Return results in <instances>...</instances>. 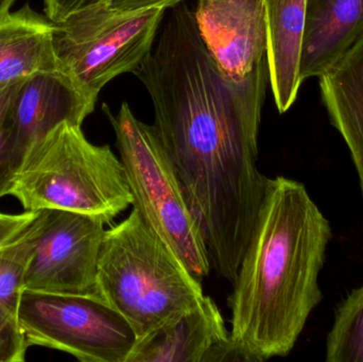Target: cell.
<instances>
[{
	"instance_id": "6da1fadb",
	"label": "cell",
	"mask_w": 363,
	"mask_h": 362,
	"mask_svg": "<svg viewBox=\"0 0 363 362\" xmlns=\"http://www.w3.org/2000/svg\"><path fill=\"white\" fill-rule=\"evenodd\" d=\"M330 222L298 181L269 179L228 299L230 339L245 362L286 357L321 302Z\"/></svg>"
},
{
	"instance_id": "7a4b0ae2",
	"label": "cell",
	"mask_w": 363,
	"mask_h": 362,
	"mask_svg": "<svg viewBox=\"0 0 363 362\" xmlns=\"http://www.w3.org/2000/svg\"><path fill=\"white\" fill-rule=\"evenodd\" d=\"M97 295L143 337L191 310L202 281L146 225L135 210L106 230L97 269Z\"/></svg>"
},
{
	"instance_id": "3957f363",
	"label": "cell",
	"mask_w": 363,
	"mask_h": 362,
	"mask_svg": "<svg viewBox=\"0 0 363 362\" xmlns=\"http://www.w3.org/2000/svg\"><path fill=\"white\" fill-rule=\"evenodd\" d=\"M10 195L28 212L46 208L100 217L111 225L133 203L121 157L87 140L81 125L64 121L33 142Z\"/></svg>"
},
{
	"instance_id": "277c9868",
	"label": "cell",
	"mask_w": 363,
	"mask_h": 362,
	"mask_svg": "<svg viewBox=\"0 0 363 362\" xmlns=\"http://www.w3.org/2000/svg\"><path fill=\"white\" fill-rule=\"evenodd\" d=\"M102 111L116 135L134 210L196 278H207L213 268L204 238L155 127L140 120L127 102L117 114L106 103Z\"/></svg>"
},
{
	"instance_id": "5b68a950",
	"label": "cell",
	"mask_w": 363,
	"mask_h": 362,
	"mask_svg": "<svg viewBox=\"0 0 363 362\" xmlns=\"http://www.w3.org/2000/svg\"><path fill=\"white\" fill-rule=\"evenodd\" d=\"M167 9L96 4L55 23L53 49L60 70L98 99L116 77L134 72L150 55Z\"/></svg>"
},
{
	"instance_id": "8992f818",
	"label": "cell",
	"mask_w": 363,
	"mask_h": 362,
	"mask_svg": "<svg viewBox=\"0 0 363 362\" xmlns=\"http://www.w3.org/2000/svg\"><path fill=\"white\" fill-rule=\"evenodd\" d=\"M28 346L62 351L82 362H127L138 336L98 297L23 290L17 310Z\"/></svg>"
},
{
	"instance_id": "52a82bcc",
	"label": "cell",
	"mask_w": 363,
	"mask_h": 362,
	"mask_svg": "<svg viewBox=\"0 0 363 362\" xmlns=\"http://www.w3.org/2000/svg\"><path fill=\"white\" fill-rule=\"evenodd\" d=\"M100 217L46 208L30 223L32 256L25 289L57 295H97L100 248L106 233Z\"/></svg>"
},
{
	"instance_id": "ba28073f",
	"label": "cell",
	"mask_w": 363,
	"mask_h": 362,
	"mask_svg": "<svg viewBox=\"0 0 363 362\" xmlns=\"http://www.w3.org/2000/svg\"><path fill=\"white\" fill-rule=\"evenodd\" d=\"M194 14L205 47L228 80H247L266 61L262 0H198Z\"/></svg>"
},
{
	"instance_id": "9c48e42d",
	"label": "cell",
	"mask_w": 363,
	"mask_h": 362,
	"mask_svg": "<svg viewBox=\"0 0 363 362\" xmlns=\"http://www.w3.org/2000/svg\"><path fill=\"white\" fill-rule=\"evenodd\" d=\"M243 361L217 303L205 295L191 310L138 338L127 362Z\"/></svg>"
},
{
	"instance_id": "30bf717a",
	"label": "cell",
	"mask_w": 363,
	"mask_h": 362,
	"mask_svg": "<svg viewBox=\"0 0 363 362\" xmlns=\"http://www.w3.org/2000/svg\"><path fill=\"white\" fill-rule=\"evenodd\" d=\"M97 99L62 70L38 72L18 83L10 106L15 142L25 157L29 147L64 121L82 125Z\"/></svg>"
},
{
	"instance_id": "8fae6325",
	"label": "cell",
	"mask_w": 363,
	"mask_h": 362,
	"mask_svg": "<svg viewBox=\"0 0 363 362\" xmlns=\"http://www.w3.org/2000/svg\"><path fill=\"white\" fill-rule=\"evenodd\" d=\"M363 38V0H307L301 79L321 77Z\"/></svg>"
},
{
	"instance_id": "7c38bea8",
	"label": "cell",
	"mask_w": 363,
	"mask_h": 362,
	"mask_svg": "<svg viewBox=\"0 0 363 362\" xmlns=\"http://www.w3.org/2000/svg\"><path fill=\"white\" fill-rule=\"evenodd\" d=\"M266 13L269 82L279 113L291 108L302 85L301 57L307 0H262Z\"/></svg>"
},
{
	"instance_id": "4fadbf2b",
	"label": "cell",
	"mask_w": 363,
	"mask_h": 362,
	"mask_svg": "<svg viewBox=\"0 0 363 362\" xmlns=\"http://www.w3.org/2000/svg\"><path fill=\"white\" fill-rule=\"evenodd\" d=\"M53 30L55 23L29 4L0 18V91L38 72L60 69Z\"/></svg>"
},
{
	"instance_id": "5bb4252c",
	"label": "cell",
	"mask_w": 363,
	"mask_h": 362,
	"mask_svg": "<svg viewBox=\"0 0 363 362\" xmlns=\"http://www.w3.org/2000/svg\"><path fill=\"white\" fill-rule=\"evenodd\" d=\"M319 78L324 104L349 147L363 197V38Z\"/></svg>"
},
{
	"instance_id": "9a60e30c",
	"label": "cell",
	"mask_w": 363,
	"mask_h": 362,
	"mask_svg": "<svg viewBox=\"0 0 363 362\" xmlns=\"http://www.w3.org/2000/svg\"><path fill=\"white\" fill-rule=\"evenodd\" d=\"M326 361L363 362V286L337 310L326 341Z\"/></svg>"
},
{
	"instance_id": "2e32d148",
	"label": "cell",
	"mask_w": 363,
	"mask_h": 362,
	"mask_svg": "<svg viewBox=\"0 0 363 362\" xmlns=\"http://www.w3.org/2000/svg\"><path fill=\"white\" fill-rule=\"evenodd\" d=\"M29 225L0 249V306L17 316L21 295L25 290L26 273L32 256Z\"/></svg>"
},
{
	"instance_id": "e0dca14e",
	"label": "cell",
	"mask_w": 363,
	"mask_h": 362,
	"mask_svg": "<svg viewBox=\"0 0 363 362\" xmlns=\"http://www.w3.org/2000/svg\"><path fill=\"white\" fill-rule=\"evenodd\" d=\"M16 85L0 91V198L10 195L13 180L23 159L15 142L10 116Z\"/></svg>"
},
{
	"instance_id": "ac0fdd59",
	"label": "cell",
	"mask_w": 363,
	"mask_h": 362,
	"mask_svg": "<svg viewBox=\"0 0 363 362\" xmlns=\"http://www.w3.org/2000/svg\"><path fill=\"white\" fill-rule=\"evenodd\" d=\"M27 349L17 316L0 306V362H23Z\"/></svg>"
},
{
	"instance_id": "d6986e66",
	"label": "cell",
	"mask_w": 363,
	"mask_h": 362,
	"mask_svg": "<svg viewBox=\"0 0 363 362\" xmlns=\"http://www.w3.org/2000/svg\"><path fill=\"white\" fill-rule=\"evenodd\" d=\"M101 4H108V0H44L45 14L59 23L78 11Z\"/></svg>"
},
{
	"instance_id": "ffe728a7",
	"label": "cell",
	"mask_w": 363,
	"mask_h": 362,
	"mask_svg": "<svg viewBox=\"0 0 363 362\" xmlns=\"http://www.w3.org/2000/svg\"><path fill=\"white\" fill-rule=\"evenodd\" d=\"M35 217V212L21 215H6L0 213V249L16 238Z\"/></svg>"
},
{
	"instance_id": "44dd1931",
	"label": "cell",
	"mask_w": 363,
	"mask_h": 362,
	"mask_svg": "<svg viewBox=\"0 0 363 362\" xmlns=\"http://www.w3.org/2000/svg\"><path fill=\"white\" fill-rule=\"evenodd\" d=\"M185 0H108V4L114 8L125 9V10H136V9L157 8H174L177 4L184 2Z\"/></svg>"
},
{
	"instance_id": "7402d4cb",
	"label": "cell",
	"mask_w": 363,
	"mask_h": 362,
	"mask_svg": "<svg viewBox=\"0 0 363 362\" xmlns=\"http://www.w3.org/2000/svg\"><path fill=\"white\" fill-rule=\"evenodd\" d=\"M15 0H0V18L6 13L10 12L11 6L14 4Z\"/></svg>"
}]
</instances>
